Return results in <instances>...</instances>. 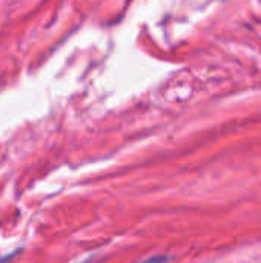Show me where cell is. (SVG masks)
<instances>
[{
	"instance_id": "6da1fadb",
	"label": "cell",
	"mask_w": 261,
	"mask_h": 263,
	"mask_svg": "<svg viewBox=\"0 0 261 263\" xmlns=\"http://www.w3.org/2000/svg\"><path fill=\"white\" fill-rule=\"evenodd\" d=\"M169 260V257H152V259H149V260H145V262L142 263H165Z\"/></svg>"
},
{
	"instance_id": "7a4b0ae2",
	"label": "cell",
	"mask_w": 261,
	"mask_h": 263,
	"mask_svg": "<svg viewBox=\"0 0 261 263\" xmlns=\"http://www.w3.org/2000/svg\"><path fill=\"white\" fill-rule=\"evenodd\" d=\"M3 260H5V259H0V263H2V262H3Z\"/></svg>"
}]
</instances>
